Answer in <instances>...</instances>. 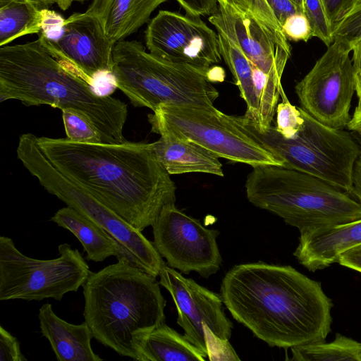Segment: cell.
<instances>
[{"label":"cell","instance_id":"cell-1","mask_svg":"<svg viewBox=\"0 0 361 361\" xmlns=\"http://www.w3.org/2000/svg\"><path fill=\"white\" fill-rule=\"evenodd\" d=\"M37 142L61 172L140 231L152 226L162 208L176 202V185L152 143L48 137H37Z\"/></svg>","mask_w":361,"mask_h":361},{"label":"cell","instance_id":"cell-2","mask_svg":"<svg viewBox=\"0 0 361 361\" xmlns=\"http://www.w3.org/2000/svg\"><path fill=\"white\" fill-rule=\"evenodd\" d=\"M220 293L232 317L271 347L324 341L331 331V300L319 281L290 266L235 265L224 277Z\"/></svg>","mask_w":361,"mask_h":361},{"label":"cell","instance_id":"cell-3","mask_svg":"<svg viewBox=\"0 0 361 361\" xmlns=\"http://www.w3.org/2000/svg\"><path fill=\"white\" fill-rule=\"evenodd\" d=\"M58 59L39 37L0 47V102L20 100L26 106L49 105L73 109L87 118L103 142L126 140L127 105L100 94L93 84Z\"/></svg>","mask_w":361,"mask_h":361},{"label":"cell","instance_id":"cell-4","mask_svg":"<svg viewBox=\"0 0 361 361\" xmlns=\"http://www.w3.org/2000/svg\"><path fill=\"white\" fill-rule=\"evenodd\" d=\"M159 284L125 259L92 272L82 289L83 317L93 337L121 356L138 360L141 340L165 322Z\"/></svg>","mask_w":361,"mask_h":361},{"label":"cell","instance_id":"cell-5","mask_svg":"<svg viewBox=\"0 0 361 361\" xmlns=\"http://www.w3.org/2000/svg\"><path fill=\"white\" fill-rule=\"evenodd\" d=\"M245 187L250 203L276 214L300 233L361 219V204L350 193L318 177L283 166L252 167Z\"/></svg>","mask_w":361,"mask_h":361},{"label":"cell","instance_id":"cell-6","mask_svg":"<svg viewBox=\"0 0 361 361\" xmlns=\"http://www.w3.org/2000/svg\"><path fill=\"white\" fill-rule=\"evenodd\" d=\"M211 68L173 63L147 51L140 42L121 40L114 47L110 74L134 106L153 111L163 105L213 109L219 92Z\"/></svg>","mask_w":361,"mask_h":361},{"label":"cell","instance_id":"cell-7","mask_svg":"<svg viewBox=\"0 0 361 361\" xmlns=\"http://www.w3.org/2000/svg\"><path fill=\"white\" fill-rule=\"evenodd\" d=\"M18 159L41 185L90 221L121 246L132 264L157 278L165 262L153 243L136 228L109 209L89 191L61 172L39 147L37 136L20 135L16 149Z\"/></svg>","mask_w":361,"mask_h":361},{"label":"cell","instance_id":"cell-8","mask_svg":"<svg viewBox=\"0 0 361 361\" xmlns=\"http://www.w3.org/2000/svg\"><path fill=\"white\" fill-rule=\"evenodd\" d=\"M152 132L169 133L207 149L219 158L252 167L283 166L247 126L244 116L228 115L216 108L163 105L148 115Z\"/></svg>","mask_w":361,"mask_h":361},{"label":"cell","instance_id":"cell-9","mask_svg":"<svg viewBox=\"0 0 361 361\" xmlns=\"http://www.w3.org/2000/svg\"><path fill=\"white\" fill-rule=\"evenodd\" d=\"M302 125L295 136L284 137L270 126L259 131L244 115L251 131L283 161V166L318 177L350 193L360 145L350 131L330 128L300 107Z\"/></svg>","mask_w":361,"mask_h":361},{"label":"cell","instance_id":"cell-10","mask_svg":"<svg viewBox=\"0 0 361 361\" xmlns=\"http://www.w3.org/2000/svg\"><path fill=\"white\" fill-rule=\"evenodd\" d=\"M59 257L37 259L27 257L13 240L0 237V300H61L76 292L92 271L78 249L58 246Z\"/></svg>","mask_w":361,"mask_h":361},{"label":"cell","instance_id":"cell-11","mask_svg":"<svg viewBox=\"0 0 361 361\" xmlns=\"http://www.w3.org/2000/svg\"><path fill=\"white\" fill-rule=\"evenodd\" d=\"M159 283L171 294L178 324L185 338L209 360H240L229 343L233 324L223 310L221 294L200 286L164 264Z\"/></svg>","mask_w":361,"mask_h":361},{"label":"cell","instance_id":"cell-12","mask_svg":"<svg viewBox=\"0 0 361 361\" xmlns=\"http://www.w3.org/2000/svg\"><path fill=\"white\" fill-rule=\"evenodd\" d=\"M350 51L347 44L334 39L295 87L300 108L332 128L344 129L351 119L355 71Z\"/></svg>","mask_w":361,"mask_h":361},{"label":"cell","instance_id":"cell-13","mask_svg":"<svg viewBox=\"0 0 361 361\" xmlns=\"http://www.w3.org/2000/svg\"><path fill=\"white\" fill-rule=\"evenodd\" d=\"M152 229L153 245L170 267L186 274L195 271L204 278L219 270V232L206 228L179 210L175 203L162 208Z\"/></svg>","mask_w":361,"mask_h":361},{"label":"cell","instance_id":"cell-14","mask_svg":"<svg viewBox=\"0 0 361 361\" xmlns=\"http://www.w3.org/2000/svg\"><path fill=\"white\" fill-rule=\"evenodd\" d=\"M148 51L165 60L208 70L221 62L219 36L200 16L161 10L145 35Z\"/></svg>","mask_w":361,"mask_h":361},{"label":"cell","instance_id":"cell-15","mask_svg":"<svg viewBox=\"0 0 361 361\" xmlns=\"http://www.w3.org/2000/svg\"><path fill=\"white\" fill-rule=\"evenodd\" d=\"M218 4L217 11L208 19L217 32L227 37L263 72L281 78L291 54L283 31L272 29L227 4Z\"/></svg>","mask_w":361,"mask_h":361},{"label":"cell","instance_id":"cell-16","mask_svg":"<svg viewBox=\"0 0 361 361\" xmlns=\"http://www.w3.org/2000/svg\"><path fill=\"white\" fill-rule=\"evenodd\" d=\"M39 35L46 47L61 61L93 84L103 73H111L115 44L100 22L85 13H75L65 20L58 38Z\"/></svg>","mask_w":361,"mask_h":361},{"label":"cell","instance_id":"cell-17","mask_svg":"<svg viewBox=\"0 0 361 361\" xmlns=\"http://www.w3.org/2000/svg\"><path fill=\"white\" fill-rule=\"evenodd\" d=\"M361 244V219L314 233H300L293 255L311 271L337 262L339 255Z\"/></svg>","mask_w":361,"mask_h":361},{"label":"cell","instance_id":"cell-18","mask_svg":"<svg viewBox=\"0 0 361 361\" xmlns=\"http://www.w3.org/2000/svg\"><path fill=\"white\" fill-rule=\"evenodd\" d=\"M41 333L49 342L59 361H101L91 346L93 334L85 321L70 324L59 317L52 305L44 304L39 310Z\"/></svg>","mask_w":361,"mask_h":361},{"label":"cell","instance_id":"cell-19","mask_svg":"<svg viewBox=\"0 0 361 361\" xmlns=\"http://www.w3.org/2000/svg\"><path fill=\"white\" fill-rule=\"evenodd\" d=\"M152 142L158 161L170 175L204 173L224 176L219 158L188 139L161 133Z\"/></svg>","mask_w":361,"mask_h":361},{"label":"cell","instance_id":"cell-20","mask_svg":"<svg viewBox=\"0 0 361 361\" xmlns=\"http://www.w3.org/2000/svg\"><path fill=\"white\" fill-rule=\"evenodd\" d=\"M167 1L92 0L85 13L98 19L107 37L116 44L135 32Z\"/></svg>","mask_w":361,"mask_h":361},{"label":"cell","instance_id":"cell-21","mask_svg":"<svg viewBox=\"0 0 361 361\" xmlns=\"http://www.w3.org/2000/svg\"><path fill=\"white\" fill-rule=\"evenodd\" d=\"M50 220L79 240L86 252L85 259L98 262L115 256L117 259H125L132 264L129 256L113 237L75 209L69 206L61 208Z\"/></svg>","mask_w":361,"mask_h":361},{"label":"cell","instance_id":"cell-22","mask_svg":"<svg viewBox=\"0 0 361 361\" xmlns=\"http://www.w3.org/2000/svg\"><path fill=\"white\" fill-rule=\"evenodd\" d=\"M138 361H204L207 356L183 335L162 323L141 340Z\"/></svg>","mask_w":361,"mask_h":361},{"label":"cell","instance_id":"cell-23","mask_svg":"<svg viewBox=\"0 0 361 361\" xmlns=\"http://www.w3.org/2000/svg\"><path fill=\"white\" fill-rule=\"evenodd\" d=\"M43 9L34 0H15L0 8V47L42 30Z\"/></svg>","mask_w":361,"mask_h":361},{"label":"cell","instance_id":"cell-24","mask_svg":"<svg viewBox=\"0 0 361 361\" xmlns=\"http://www.w3.org/2000/svg\"><path fill=\"white\" fill-rule=\"evenodd\" d=\"M217 33L221 57L230 69L240 96L247 105L245 116L254 123L258 114V101L253 80L252 63L227 37L222 33Z\"/></svg>","mask_w":361,"mask_h":361},{"label":"cell","instance_id":"cell-25","mask_svg":"<svg viewBox=\"0 0 361 361\" xmlns=\"http://www.w3.org/2000/svg\"><path fill=\"white\" fill-rule=\"evenodd\" d=\"M320 341L291 348V360L361 361V343L339 333L329 343Z\"/></svg>","mask_w":361,"mask_h":361},{"label":"cell","instance_id":"cell-26","mask_svg":"<svg viewBox=\"0 0 361 361\" xmlns=\"http://www.w3.org/2000/svg\"><path fill=\"white\" fill-rule=\"evenodd\" d=\"M252 65L258 101V114L255 122L248 120L257 130L264 131L271 126L279 97L284 91L281 78L268 75L253 63Z\"/></svg>","mask_w":361,"mask_h":361},{"label":"cell","instance_id":"cell-27","mask_svg":"<svg viewBox=\"0 0 361 361\" xmlns=\"http://www.w3.org/2000/svg\"><path fill=\"white\" fill-rule=\"evenodd\" d=\"M62 118L67 138L80 142H102V135L85 116L73 109H63Z\"/></svg>","mask_w":361,"mask_h":361},{"label":"cell","instance_id":"cell-28","mask_svg":"<svg viewBox=\"0 0 361 361\" xmlns=\"http://www.w3.org/2000/svg\"><path fill=\"white\" fill-rule=\"evenodd\" d=\"M303 4L304 13L310 22L313 37L329 46L334 42L333 30L322 1L303 0Z\"/></svg>","mask_w":361,"mask_h":361},{"label":"cell","instance_id":"cell-29","mask_svg":"<svg viewBox=\"0 0 361 361\" xmlns=\"http://www.w3.org/2000/svg\"><path fill=\"white\" fill-rule=\"evenodd\" d=\"M282 101L277 104L276 129L284 137L290 138L300 129L303 118L300 108L293 105L285 92L281 94Z\"/></svg>","mask_w":361,"mask_h":361},{"label":"cell","instance_id":"cell-30","mask_svg":"<svg viewBox=\"0 0 361 361\" xmlns=\"http://www.w3.org/2000/svg\"><path fill=\"white\" fill-rule=\"evenodd\" d=\"M218 3H224L235 10L249 14L268 27L282 31L273 11L267 0H217Z\"/></svg>","mask_w":361,"mask_h":361},{"label":"cell","instance_id":"cell-31","mask_svg":"<svg viewBox=\"0 0 361 361\" xmlns=\"http://www.w3.org/2000/svg\"><path fill=\"white\" fill-rule=\"evenodd\" d=\"M334 40L351 46L361 38V4L355 6L334 29Z\"/></svg>","mask_w":361,"mask_h":361},{"label":"cell","instance_id":"cell-32","mask_svg":"<svg viewBox=\"0 0 361 361\" xmlns=\"http://www.w3.org/2000/svg\"><path fill=\"white\" fill-rule=\"evenodd\" d=\"M281 28L289 40L307 42L313 37L310 22L304 13H297L288 17Z\"/></svg>","mask_w":361,"mask_h":361},{"label":"cell","instance_id":"cell-33","mask_svg":"<svg viewBox=\"0 0 361 361\" xmlns=\"http://www.w3.org/2000/svg\"><path fill=\"white\" fill-rule=\"evenodd\" d=\"M0 361H27L15 336L0 326Z\"/></svg>","mask_w":361,"mask_h":361},{"label":"cell","instance_id":"cell-34","mask_svg":"<svg viewBox=\"0 0 361 361\" xmlns=\"http://www.w3.org/2000/svg\"><path fill=\"white\" fill-rule=\"evenodd\" d=\"M329 22L334 27L355 7L356 0H321Z\"/></svg>","mask_w":361,"mask_h":361},{"label":"cell","instance_id":"cell-35","mask_svg":"<svg viewBox=\"0 0 361 361\" xmlns=\"http://www.w3.org/2000/svg\"><path fill=\"white\" fill-rule=\"evenodd\" d=\"M186 14L194 16L212 15L217 11V0H176Z\"/></svg>","mask_w":361,"mask_h":361},{"label":"cell","instance_id":"cell-36","mask_svg":"<svg viewBox=\"0 0 361 361\" xmlns=\"http://www.w3.org/2000/svg\"><path fill=\"white\" fill-rule=\"evenodd\" d=\"M267 1L281 26L288 17L297 13H303L291 0H267Z\"/></svg>","mask_w":361,"mask_h":361},{"label":"cell","instance_id":"cell-37","mask_svg":"<svg viewBox=\"0 0 361 361\" xmlns=\"http://www.w3.org/2000/svg\"><path fill=\"white\" fill-rule=\"evenodd\" d=\"M65 20L55 11L43 8L42 25L39 33L49 37L50 33L62 30Z\"/></svg>","mask_w":361,"mask_h":361},{"label":"cell","instance_id":"cell-38","mask_svg":"<svg viewBox=\"0 0 361 361\" xmlns=\"http://www.w3.org/2000/svg\"><path fill=\"white\" fill-rule=\"evenodd\" d=\"M338 263L361 273V244L342 252L338 259Z\"/></svg>","mask_w":361,"mask_h":361},{"label":"cell","instance_id":"cell-39","mask_svg":"<svg viewBox=\"0 0 361 361\" xmlns=\"http://www.w3.org/2000/svg\"><path fill=\"white\" fill-rule=\"evenodd\" d=\"M355 159L352 174V190L350 194L361 204V145Z\"/></svg>","mask_w":361,"mask_h":361},{"label":"cell","instance_id":"cell-40","mask_svg":"<svg viewBox=\"0 0 361 361\" xmlns=\"http://www.w3.org/2000/svg\"><path fill=\"white\" fill-rule=\"evenodd\" d=\"M38 6L43 9L47 6L56 4L63 11L68 9L75 1H84L87 0H34Z\"/></svg>","mask_w":361,"mask_h":361},{"label":"cell","instance_id":"cell-41","mask_svg":"<svg viewBox=\"0 0 361 361\" xmlns=\"http://www.w3.org/2000/svg\"><path fill=\"white\" fill-rule=\"evenodd\" d=\"M353 51V64L355 71H361V38L351 46Z\"/></svg>","mask_w":361,"mask_h":361},{"label":"cell","instance_id":"cell-42","mask_svg":"<svg viewBox=\"0 0 361 361\" xmlns=\"http://www.w3.org/2000/svg\"><path fill=\"white\" fill-rule=\"evenodd\" d=\"M355 85L358 103L352 118H357L361 115V71H355Z\"/></svg>","mask_w":361,"mask_h":361},{"label":"cell","instance_id":"cell-43","mask_svg":"<svg viewBox=\"0 0 361 361\" xmlns=\"http://www.w3.org/2000/svg\"><path fill=\"white\" fill-rule=\"evenodd\" d=\"M347 128L350 132L361 135V115L357 118H351Z\"/></svg>","mask_w":361,"mask_h":361},{"label":"cell","instance_id":"cell-44","mask_svg":"<svg viewBox=\"0 0 361 361\" xmlns=\"http://www.w3.org/2000/svg\"><path fill=\"white\" fill-rule=\"evenodd\" d=\"M304 13L303 0H291Z\"/></svg>","mask_w":361,"mask_h":361},{"label":"cell","instance_id":"cell-45","mask_svg":"<svg viewBox=\"0 0 361 361\" xmlns=\"http://www.w3.org/2000/svg\"><path fill=\"white\" fill-rule=\"evenodd\" d=\"M15 0H0V8H2Z\"/></svg>","mask_w":361,"mask_h":361},{"label":"cell","instance_id":"cell-46","mask_svg":"<svg viewBox=\"0 0 361 361\" xmlns=\"http://www.w3.org/2000/svg\"><path fill=\"white\" fill-rule=\"evenodd\" d=\"M353 134L354 135L355 139L357 140V141L358 142L359 145H361V135H359V134H357L355 133H353L352 132Z\"/></svg>","mask_w":361,"mask_h":361},{"label":"cell","instance_id":"cell-47","mask_svg":"<svg viewBox=\"0 0 361 361\" xmlns=\"http://www.w3.org/2000/svg\"><path fill=\"white\" fill-rule=\"evenodd\" d=\"M360 4H361V0H356V5H355V6H359Z\"/></svg>","mask_w":361,"mask_h":361}]
</instances>
